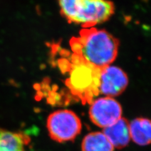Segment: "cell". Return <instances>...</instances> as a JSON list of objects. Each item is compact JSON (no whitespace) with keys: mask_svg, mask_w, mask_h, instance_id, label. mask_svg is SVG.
<instances>
[{"mask_svg":"<svg viewBox=\"0 0 151 151\" xmlns=\"http://www.w3.org/2000/svg\"><path fill=\"white\" fill-rule=\"evenodd\" d=\"M70 45L73 54L97 68L102 69L114 62L119 41L109 32L94 27L84 28L79 36L73 37Z\"/></svg>","mask_w":151,"mask_h":151,"instance_id":"6da1fadb","label":"cell"},{"mask_svg":"<svg viewBox=\"0 0 151 151\" xmlns=\"http://www.w3.org/2000/svg\"><path fill=\"white\" fill-rule=\"evenodd\" d=\"M60 13L69 23L93 27L109 20L115 12L109 0H58Z\"/></svg>","mask_w":151,"mask_h":151,"instance_id":"7a4b0ae2","label":"cell"},{"mask_svg":"<svg viewBox=\"0 0 151 151\" xmlns=\"http://www.w3.org/2000/svg\"><path fill=\"white\" fill-rule=\"evenodd\" d=\"M72 60L75 67L70 73L69 85L76 94L89 100L99 93L100 74L101 69L83 60L74 54Z\"/></svg>","mask_w":151,"mask_h":151,"instance_id":"3957f363","label":"cell"},{"mask_svg":"<svg viewBox=\"0 0 151 151\" xmlns=\"http://www.w3.org/2000/svg\"><path fill=\"white\" fill-rule=\"evenodd\" d=\"M47 129L52 139L63 143L73 140L81 133L82 124L73 111L60 110L49 115L47 120Z\"/></svg>","mask_w":151,"mask_h":151,"instance_id":"277c9868","label":"cell"},{"mask_svg":"<svg viewBox=\"0 0 151 151\" xmlns=\"http://www.w3.org/2000/svg\"><path fill=\"white\" fill-rule=\"evenodd\" d=\"M89 115L94 125L104 129L120 119L122 108L114 98L109 96L102 97L92 102Z\"/></svg>","mask_w":151,"mask_h":151,"instance_id":"5b68a950","label":"cell"},{"mask_svg":"<svg viewBox=\"0 0 151 151\" xmlns=\"http://www.w3.org/2000/svg\"><path fill=\"white\" fill-rule=\"evenodd\" d=\"M128 84V76L120 68L108 65L101 69L99 93L111 98L117 96L125 90Z\"/></svg>","mask_w":151,"mask_h":151,"instance_id":"8992f818","label":"cell"},{"mask_svg":"<svg viewBox=\"0 0 151 151\" xmlns=\"http://www.w3.org/2000/svg\"><path fill=\"white\" fill-rule=\"evenodd\" d=\"M103 133L113 147L123 149L128 145L130 141V123L127 119L121 117L113 124L104 128Z\"/></svg>","mask_w":151,"mask_h":151,"instance_id":"52a82bcc","label":"cell"},{"mask_svg":"<svg viewBox=\"0 0 151 151\" xmlns=\"http://www.w3.org/2000/svg\"><path fill=\"white\" fill-rule=\"evenodd\" d=\"M22 132L9 131L0 127V151H27L25 146L29 141Z\"/></svg>","mask_w":151,"mask_h":151,"instance_id":"ba28073f","label":"cell"},{"mask_svg":"<svg viewBox=\"0 0 151 151\" xmlns=\"http://www.w3.org/2000/svg\"><path fill=\"white\" fill-rule=\"evenodd\" d=\"M130 138L135 144L144 146L151 144V120L137 118L130 123Z\"/></svg>","mask_w":151,"mask_h":151,"instance_id":"9c48e42d","label":"cell"},{"mask_svg":"<svg viewBox=\"0 0 151 151\" xmlns=\"http://www.w3.org/2000/svg\"><path fill=\"white\" fill-rule=\"evenodd\" d=\"M82 151H113L114 147L103 132H93L84 137Z\"/></svg>","mask_w":151,"mask_h":151,"instance_id":"30bf717a","label":"cell"}]
</instances>
